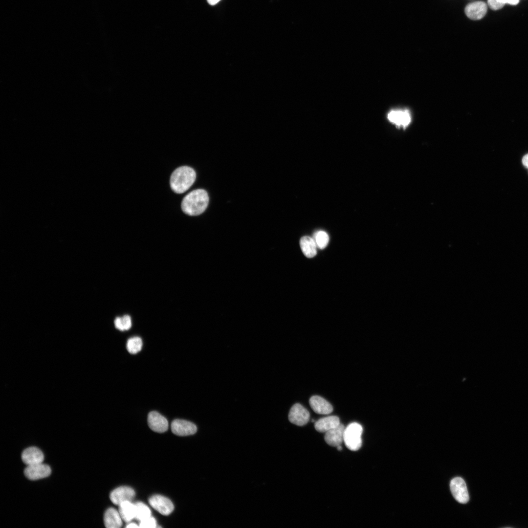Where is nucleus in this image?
Here are the masks:
<instances>
[{"instance_id":"f257e3e1","label":"nucleus","mask_w":528,"mask_h":528,"mask_svg":"<svg viewBox=\"0 0 528 528\" xmlns=\"http://www.w3.org/2000/svg\"><path fill=\"white\" fill-rule=\"evenodd\" d=\"M209 202L207 192L202 189L192 191L188 194L181 202V209L189 216H197L202 214L206 209Z\"/></svg>"},{"instance_id":"f03ea898","label":"nucleus","mask_w":528,"mask_h":528,"mask_svg":"<svg viewBox=\"0 0 528 528\" xmlns=\"http://www.w3.org/2000/svg\"><path fill=\"white\" fill-rule=\"evenodd\" d=\"M196 178V173L193 168L187 166L178 167L171 175V188L176 193H183L190 188Z\"/></svg>"},{"instance_id":"7ed1b4c3","label":"nucleus","mask_w":528,"mask_h":528,"mask_svg":"<svg viewBox=\"0 0 528 528\" xmlns=\"http://www.w3.org/2000/svg\"><path fill=\"white\" fill-rule=\"evenodd\" d=\"M362 426L357 422H352L345 428L344 442L346 447L351 451L359 450L362 445Z\"/></svg>"},{"instance_id":"20e7f679","label":"nucleus","mask_w":528,"mask_h":528,"mask_svg":"<svg viewBox=\"0 0 528 528\" xmlns=\"http://www.w3.org/2000/svg\"><path fill=\"white\" fill-rule=\"evenodd\" d=\"M450 487L451 493L459 503H467L469 499V494L466 484L461 477L453 478L450 482Z\"/></svg>"},{"instance_id":"39448f33","label":"nucleus","mask_w":528,"mask_h":528,"mask_svg":"<svg viewBox=\"0 0 528 528\" xmlns=\"http://www.w3.org/2000/svg\"><path fill=\"white\" fill-rule=\"evenodd\" d=\"M309 412L299 403L294 404L290 408L288 414L289 421L300 426L306 424L309 421Z\"/></svg>"},{"instance_id":"423d86ee","label":"nucleus","mask_w":528,"mask_h":528,"mask_svg":"<svg viewBox=\"0 0 528 528\" xmlns=\"http://www.w3.org/2000/svg\"><path fill=\"white\" fill-rule=\"evenodd\" d=\"M150 505L163 515L170 514L174 509L172 502L168 498L160 495H154L149 499Z\"/></svg>"},{"instance_id":"0eeeda50","label":"nucleus","mask_w":528,"mask_h":528,"mask_svg":"<svg viewBox=\"0 0 528 528\" xmlns=\"http://www.w3.org/2000/svg\"><path fill=\"white\" fill-rule=\"evenodd\" d=\"M51 472L50 467L42 462L27 465L24 469V473L28 479L36 480L48 477Z\"/></svg>"},{"instance_id":"6e6552de","label":"nucleus","mask_w":528,"mask_h":528,"mask_svg":"<svg viewBox=\"0 0 528 528\" xmlns=\"http://www.w3.org/2000/svg\"><path fill=\"white\" fill-rule=\"evenodd\" d=\"M172 432L179 436H186L197 432V427L193 423L183 419L174 420L171 423Z\"/></svg>"},{"instance_id":"1a4fd4ad","label":"nucleus","mask_w":528,"mask_h":528,"mask_svg":"<svg viewBox=\"0 0 528 528\" xmlns=\"http://www.w3.org/2000/svg\"><path fill=\"white\" fill-rule=\"evenodd\" d=\"M388 119L398 128L405 129L411 121V116L408 110H395L387 115Z\"/></svg>"},{"instance_id":"9d476101","label":"nucleus","mask_w":528,"mask_h":528,"mask_svg":"<svg viewBox=\"0 0 528 528\" xmlns=\"http://www.w3.org/2000/svg\"><path fill=\"white\" fill-rule=\"evenodd\" d=\"M135 491L129 486H120L113 490L110 494L111 501L119 506L125 501H132L135 496Z\"/></svg>"},{"instance_id":"9b49d317","label":"nucleus","mask_w":528,"mask_h":528,"mask_svg":"<svg viewBox=\"0 0 528 528\" xmlns=\"http://www.w3.org/2000/svg\"><path fill=\"white\" fill-rule=\"evenodd\" d=\"M148 423L149 427L154 431L163 433L168 428L167 419L156 411H152L148 416Z\"/></svg>"},{"instance_id":"f8f14e48","label":"nucleus","mask_w":528,"mask_h":528,"mask_svg":"<svg viewBox=\"0 0 528 528\" xmlns=\"http://www.w3.org/2000/svg\"><path fill=\"white\" fill-rule=\"evenodd\" d=\"M487 5L483 1L470 3L465 8V13L470 19L478 20L482 19L487 12Z\"/></svg>"},{"instance_id":"ddd939ff","label":"nucleus","mask_w":528,"mask_h":528,"mask_svg":"<svg viewBox=\"0 0 528 528\" xmlns=\"http://www.w3.org/2000/svg\"><path fill=\"white\" fill-rule=\"evenodd\" d=\"M345 427L340 424L337 427L325 433L324 440L329 445L337 447L344 441V432Z\"/></svg>"},{"instance_id":"4468645a","label":"nucleus","mask_w":528,"mask_h":528,"mask_svg":"<svg viewBox=\"0 0 528 528\" xmlns=\"http://www.w3.org/2000/svg\"><path fill=\"white\" fill-rule=\"evenodd\" d=\"M22 462L27 465L42 463L44 460L43 452L35 447L25 449L22 454Z\"/></svg>"},{"instance_id":"2eb2a0df","label":"nucleus","mask_w":528,"mask_h":528,"mask_svg":"<svg viewBox=\"0 0 528 528\" xmlns=\"http://www.w3.org/2000/svg\"><path fill=\"white\" fill-rule=\"evenodd\" d=\"M309 403L312 409L317 414L327 415L331 413L333 411L332 405L320 396H311Z\"/></svg>"},{"instance_id":"dca6fc26","label":"nucleus","mask_w":528,"mask_h":528,"mask_svg":"<svg viewBox=\"0 0 528 528\" xmlns=\"http://www.w3.org/2000/svg\"><path fill=\"white\" fill-rule=\"evenodd\" d=\"M340 424V420L338 417L331 416L318 419L315 422L314 427L316 430L319 432L326 433L337 427Z\"/></svg>"},{"instance_id":"f3484780","label":"nucleus","mask_w":528,"mask_h":528,"mask_svg":"<svg viewBox=\"0 0 528 528\" xmlns=\"http://www.w3.org/2000/svg\"><path fill=\"white\" fill-rule=\"evenodd\" d=\"M104 522L107 528H119L122 525V519L119 511L110 507L104 514Z\"/></svg>"},{"instance_id":"a211bd4d","label":"nucleus","mask_w":528,"mask_h":528,"mask_svg":"<svg viewBox=\"0 0 528 528\" xmlns=\"http://www.w3.org/2000/svg\"><path fill=\"white\" fill-rule=\"evenodd\" d=\"M301 249L307 258H312L317 253V245L313 238L309 236H304L300 241Z\"/></svg>"},{"instance_id":"6ab92c4d","label":"nucleus","mask_w":528,"mask_h":528,"mask_svg":"<svg viewBox=\"0 0 528 528\" xmlns=\"http://www.w3.org/2000/svg\"><path fill=\"white\" fill-rule=\"evenodd\" d=\"M119 512L123 521L130 522L135 518L136 508L135 504L132 501H125L119 505Z\"/></svg>"},{"instance_id":"aec40b11","label":"nucleus","mask_w":528,"mask_h":528,"mask_svg":"<svg viewBox=\"0 0 528 528\" xmlns=\"http://www.w3.org/2000/svg\"><path fill=\"white\" fill-rule=\"evenodd\" d=\"M135 505L136 508L135 519L139 522L151 516V511L147 505L140 502L135 503Z\"/></svg>"},{"instance_id":"412c9836","label":"nucleus","mask_w":528,"mask_h":528,"mask_svg":"<svg viewBox=\"0 0 528 528\" xmlns=\"http://www.w3.org/2000/svg\"><path fill=\"white\" fill-rule=\"evenodd\" d=\"M114 323L115 328L121 331L128 330L132 327V320L128 315L116 317Z\"/></svg>"},{"instance_id":"4be33fe9","label":"nucleus","mask_w":528,"mask_h":528,"mask_svg":"<svg viewBox=\"0 0 528 528\" xmlns=\"http://www.w3.org/2000/svg\"><path fill=\"white\" fill-rule=\"evenodd\" d=\"M314 240L317 246L320 249L325 248L329 242L328 234L324 231L319 230L314 234Z\"/></svg>"},{"instance_id":"5701e85b","label":"nucleus","mask_w":528,"mask_h":528,"mask_svg":"<svg viewBox=\"0 0 528 528\" xmlns=\"http://www.w3.org/2000/svg\"><path fill=\"white\" fill-rule=\"evenodd\" d=\"M142 346V341L139 337H134L130 338L127 343V349L132 354H135L141 351Z\"/></svg>"},{"instance_id":"b1692460","label":"nucleus","mask_w":528,"mask_h":528,"mask_svg":"<svg viewBox=\"0 0 528 528\" xmlns=\"http://www.w3.org/2000/svg\"><path fill=\"white\" fill-rule=\"evenodd\" d=\"M519 1V0H487L488 6L491 9L494 10L500 9L506 3L516 5Z\"/></svg>"},{"instance_id":"393cba45","label":"nucleus","mask_w":528,"mask_h":528,"mask_svg":"<svg viewBox=\"0 0 528 528\" xmlns=\"http://www.w3.org/2000/svg\"><path fill=\"white\" fill-rule=\"evenodd\" d=\"M139 526L143 528H154L157 527L155 519L152 516L139 522Z\"/></svg>"},{"instance_id":"a878e982","label":"nucleus","mask_w":528,"mask_h":528,"mask_svg":"<svg viewBox=\"0 0 528 528\" xmlns=\"http://www.w3.org/2000/svg\"><path fill=\"white\" fill-rule=\"evenodd\" d=\"M522 162L524 167L528 169V154L523 156Z\"/></svg>"},{"instance_id":"bb28decb","label":"nucleus","mask_w":528,"mask_h":528,"mask_svg":"<svg viewBox=\"0 0 528 528\" xmlns=\"http://www.w3.org/2000/svg\"><path fill=\"white\" fill-rule=\"evenodd\" d=\"M126 527L127 528H138V527H139V526H138L135 523H129V524H128L126 526Z\"/></svg>"},{"instance_id":"cd10ccee","label":"nucleus","mask_w":528,"mask_h":528,"mask_svg":"<svg viewBox=\"0 0 528 528\" xmlns=\"http://www.w3.org/2000/svg\"><path fill=\"white\" fill-rule=\"evenodd\" d=\"M220 0H207L208 3L211 5H214L218 3Z\"/></svg>"},{"instance_id":"c85d7f7f","label":"nucleus","mask_w":528,"mask_h":528,"mask_svg":"<svg viewBox=\"0 0 528 528\" xmlns=\"http://www.w3.org/2000/svg\"><path fill=\"white\" fill-rule=\"evenodd\" d=\"M336 447L337 448V450H339V451H340V450H341L342 449V447L341 445H338Z\"/></svg>"}]
</instances>
